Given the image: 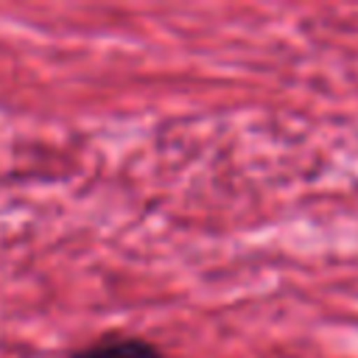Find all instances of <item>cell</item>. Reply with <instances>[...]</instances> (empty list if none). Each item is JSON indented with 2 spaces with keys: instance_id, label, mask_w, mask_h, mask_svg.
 Listing matches in <instances>:
<instances>
[{
  "instance_id": "6da1fadb",
  "label": "cell",
  "mask_w": 358,
  "mask_h": 358,
  "mask_svg": "<svg viewBox=\"0 0 358 358\" xmlns=\"http://www.w3.org/2000/svg\"><path fill=\"white\" fill-rule=\"evenodd\" d=\"M67 358H165V355L148 338H140L131 333H117V336H103V338L70 352Z\"/></svg>"
}]
</instances>
